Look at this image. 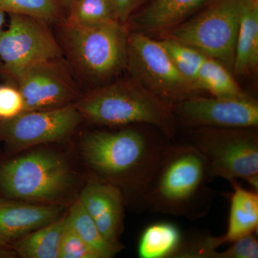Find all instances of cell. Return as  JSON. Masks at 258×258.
I'll use <instances>...</instances> for the list:
<instances>
[{"label":"cell","mask_w":258,"mask_h":258,"mask_svg":"<svg viewBox=\"0 0 258 258\" xmlns=\"http://www.w3.org/2000/svg\"><path fill=\"white\" fill-rule=\"evenodd\" d=\"M67 222L70 227L92 249L98 258L114 257L123 249L121 244L112 243L104 238L79 200H76L70 210L69 215H67Z\"/></svg>","instance_id":"cell-21"},{"label":"cell","mask_w":258,"mask_h":258,"mask_svg":"<svg viewBox=\"0 0 258 258\" xmlns=\"http://www.w3.org/2000/svg\"><path fill=\"white\" fill-rule=\"evenodd\" d=\"M242 0H215L192 20L171 29L169 38L232 69Z\"/></svg>","instance_id":"cell-7"},{"label":"cell","mask_w":258,"mask_h":258,"mask_svg":"<svg viewBox=\"0 0 258 258\" xmlns=\"http://www.w3.org/2000/svg\"><path fill=\"white\" fill-rule=\"evenodd\" d=\"M173 113L188 128H257L258 103L242 98L191 96L172 106Z\"/></svg>","instance_id":"cell-12"},{"label":"cell","mask_w":258,"mask_h":258,"mask_svg":"<svg viewBox=\"0 0 258 258\" xmlns=\"http://www.w3.org/2000/svg\"><path fill=\"white\" fill-rule=\"evenodd\" d=\"M142 1V0H111L117 20L125 25Z\"/></svg>","instance_id":"cell-29"},{"label":"cell","mask_w":258,"mask_h":258,"mask_svg":"<svg viewBox=\"0 0 258 258\" xmlns=\"http://www.w3.org/2000/svg\"><path fill=\"white\" fill-rule=\"evenodd\" d=\"M9 15V27L0 35V60L4 76L15 79L32 64L63 57L60 42L49 23L26 15Z\"/></svg>","instance_id":"cell-9"},{"label":"cell","mask_w":258,"mask_h":258,"mask_svg":"<svg viewBox=\"0 0 258 258\" xmlns=\"http://www.w3.org/2000/svg\"><path fill=\"white\" fill-rule=\"evenodd\" d=\"M215 0H152L132 17L136 31L147 34L164 31L184 23L190 15Z\"/></svg>","instance_id":"cell-15"},{"label":"cell","mask_w":258,"mask_h":258,"mask_svg":"<svg viewBox=\"0 0 258 258\" xmlns=\"http://www.w3.org/2000/svg\"><path fill=\"white\" fill-rule=\"evenodd\" d=\"M184 142L198 149L210 180H244L258 192L257 128H189Z\"/></svg>","instance_id":"cell-5"},{"label":"cell","mask_w":258,"mask_h":258,"mask_svg":"<svg viewBox=\"0 0 258 258\" xmlns=\"http://www.w3.org/2000/svg\"><path fill=\"white\" fill-rule=\"evenodd\" d=\"M192 87L195 91H208L216 98L247 96L224 64L208 57L202 64Z\"/></svg>","instance_id":"cell-20"},{"label":"cell","mask_w":258,"mask_h":258,"mask_svg":"<svg viewBox=\"0 0 258 258\" xmlns=\"http://www.w3.org/2000/svg\"><path fill=\"white\" fill-rule=\"evenodd\" d=\"M0 11L26 15L57 25L67 20L66 10L58 0H0Z\"/></svg>","instance_id":"cell-22"},{"label":"cell","mask_w":258,"mask_h":258,"mask_svg":"<svg viewBox=\"0 0 258 258\" xmlns=\"http://www.w3.org/2000/svg\"><path fill=\"white\" fill-rule=\"evenodd\" d=\"M58 26L64 55L84 79L102 81L126 69L128 34L124 24L114 20L84 26L66 22Z\"/></svg>","instance_id":"cell-4"},{"label":"cell","mask_w":258,"mask_h":258,"mask_svg":"<svg viewBox=\"0 0 258 258\" xmlns=\"http://www.w3.org/2000/svg\"><path fill=\"white\" fill-rule=\"evenodd\" d=\"M73 175L66 159L36 151L0 166V189L9 198L53 202L69 191Z\"/></svg>","instance_id":"cell-6"},{"label":"cell","mask_w":258,"mask_h":258,"mask_svg":"<svg viewBox=\"0 0 258 258\" xmlns=\"http://www.w3.org/2000/svg\"><path fill=\"white\" fill-rule=\"evenodd\" d=\"M72 71L64 57L23 70L14 80L23 96L25 112L56 109L76 103L81 94Z\"/></svg>","instance_id":"cell-10"},{"label":"cell","mask_w":258,"mask_h":258,"mask_svg":"<svg viewBox=\"0 0 258 258\" xmlns=\"http://www.w3.org/2000/svg\"><path fill=\"white\" fill-rule=\"evenodd\" d=\"M62 207L0 202V240L7 244L60 218Z\"/></svg>","instance_id":"cell-14"},{"label":"cell","mask_w":258,"mask_h":258,"mask_svg":"<svg viewBox=\"0 0 258 258\" xmlns=\"http://www.w3.org/2000/svg\"><path fill=\"white\" fill-rule=\"evenodd\" d=\"M5 13L3 11H0V35H1L2 32L3 31V28L5 23ZM0 75L4 76V68H3V62L0 60Z\"/></svg>","instance_id":"cell-31"},{"label":"cell","mask_w":258,"mask_h":258,"mask_svg":"<svg viewBox=\"0 0 258 258\" xmlns=\"http://www.w3.org/2000/svg\"><path fill=\"white\" fill-rule=\"evenodd\" d=\"M232 187L230 195L228 226L220 237L221 244H230L244 236L256 233L258 228V192L242 187L237 179L228 181Z\"/></svg>","instance_id":"cell-16"},{"label":"cell","mask_w":258,"mask_h":258,"mask_svg":"<svg viewBox=\"0 0 258 258\" xmlns=\"http://www.w3.org/2000/svg\"><path fill=\"white\" fill-rule=\"evenodd\" d=\"M58 258H98L70 227L68 222L61 237Z\"/></svg>","instance_id":"cell-26"},{"label":"cell","mask_w":258,"mask_h":258,"mask_svg":"<svg viewBox=\"0 0 258 258\" xmlns=\"http://www.w3.org/2000/svg\"><path fill=\"white\" fill-rule=\"evenodd\" d=\"M67 216L30 232L13 245L15 252L25 258H58L61 237Z\"/></svg>","instance_id":"cell-18"},{"label":"cell","mask_w":258,"mask_h":258,"mask_svg":"<svg viewBox=\"0 0 258 258\" xmlns=\"http://www.w3.org/2000/svg\"><path fill=\"white\" fill-rule=\"evenodd\" d=\"M126 69L134 81L171 106L195 96L191 83L180 74L160 42L146 34L128 35Z\"/></svg>","instance_id":"cell-8"},{"label":"cell","mask_w":258,"mask_h":258,"mask_svg":"<svg viewBox=\"0 0 258 258\" xmlns=\"http://www.w3.org/2000/svg\"><path fill=\"white\" fill-rule=\"evenodd\" d=\"M83 118L74 104L46 111L23 112L0 119V141L12 152L67 138Z\"/></svg>","instance_id":"cell-11"},{"label":"cell","mask_w":258,"mask_h":258,"mask_svg":"<svg viewBox=\"0 0 258 258\" xmlns=\"http://www.w3.org/2000/svg\"><path fill=\"white\" fill-rule=\"evenodd\" d=\"M149 125H127L116 131L96 130L83 137V160L103 181L118 188L145 210V200L164 151L171 140Z\"/></svg>","instance_id":"cell-1"},{"label":"cell","mask_w":258,"mask_h":258,"mask_svg":"<svg viewBox=\"0 0 258 258\" xmlns=\"http://www.w3.org/2000/svg\"><path fill=\"white\" fill-rule=\"evenodd\" d=\"M220 252V258H257L258 241L255 233L244 236L229 244Z\"/></svg>","instance_id":"cell-28"},{"label":"cell","mask_w":258,"mask_h":258,"mask_svg":"<svg viewBox=\"0 0 258 258\" xmlns=\"http://www.w3.org/2000/svg\"><path fill=\"white\" fill-rule=\"evenodd\" d=\"M160 43L165 49L180 74L192 86L206 56L192 47L173 39H166L161 41Z\"/></svg>","instance_id":"cell-24"},{"label":"cell","mask_w":258,"mask_h":258,"mask_svg":"<svg viewBox=\"0 0 258 258\" xmlns=\"http://www.w3.org/2000/svg\"><path fill=\"white\" fill-rule=\"evenodd\" d=\"M74 1V0H58L59 3H60V4L62 5V8H64L66 12L67 11L70 5H71V3Z\"/></svg>","instance_id":"cell-32"},{"label":"cell","mask_w":258,"mask_h":258,"mask_svg":"<svg viewBox=\"0 0 258 258\" xmlns=\"http://www.w3.org/2000/svg\"><path fill=\"white\" fill-rule=\"evenodd\" d=\"M9 249V244L5 243L0 240V257H9V255H13V252H10Z\"/></svg>","instance_id":"cell-30"},{"label":"cell","mask_w":258,"mask_h":258,"mask_svg":"<svg viewBox=\"0 0 258 258\" xmlns=\"http://www.w3.org/2000/svg\"><path fill=\"white\" fill-rule=\"evenodd\" d=\"M206 162L198 149L171 141L158 166L145 200V210L198 220L211 207L214 191Z\"/></svg>","instance_id":"cell-2"},{"label":"cell","mask_w":258,"mask_h":258,"mask_svg":"<svg viewBox=\"0 0 258 258\" xmlns=\"http://www.w3.org/2000/svg\"><path fill=\"white\" fill-rule=\"evenodd\" d=\"M183 236L170 222H160L146 227L141 235L138 255L141 258H173Z\"/></svg>","instance_id":"cell-19"},{"label":"cell","mask_w":258,"mask_h":258,"mask_svg":"<svg viewBox=\"0 0 258 258\" xmlns=\"http://www.w3.org/2000/svg\"><path fill=\"white\" fill-rule=\"evenodd\" d=\"M79 200L104 238L120 244L125 204L120 190L110 183L93 179L85 186Z\"/></svg>","instance_id":"cell-13"},{"label":"cell","mask_w":258,"mask_h":258,"mask_svg":"<svg viewBox=\"0 0 258 258\" xmlns=\"http://www.w3.org/2000/svg\"><path fill=\"white\" fill-rule=\"evenodd\" d=\"M83 119L103 126L146 124L175 140L177 128L172 106L133 79L92 90L74 103Z\"/></svg>","instance_id":"cell-3"},{"label":"cell","mask_w":258,"mask_h":258,"mask_svg":"<svg viewBox=\"0 0 258 258\" xmlns=\"http://www.w3.org/2000/svg\"><path fill=\"white\" fill-rule=\"evenodd\" d=\"M66 15L68 23L84 26L117 20L111 0H74Z\"/></svg>","instance_id":"cell-23"},{"label":"cell","mask_w":258,"mask_h":258,"mask_svg":"<svg viewBox=\"0 0 258 258\" xmlns=\"http://www.w3.org/2000/svg\"><path fill=\"white\" fill-rule=\"evenodd\" d=\"M258 64V0H242L234 72L248 74Z\"/></svg>","instance_id":"cell-17"},{"label":"cell","mask_w":258,"mask_h":258,"mask_svg":"<svg viewBox=\"0 0 258 258\" xmlns=\"http://www.w3.org/2000/svg\"><path fill=\"white\" fill-rule=\"evenodd\" d=\"M23 112L25 103L18 86L0 85V119H10Z\"/></svg>","instance_id":"cell-27"},{"label":"cell","mask_w":258,"mask_h":258,"mask_svg":"<svg viewBox=\"0 0 258 258\" xmlns=\"http://www.w3.org/2000/svg\"><path fill=\"white\" fill-rule=\"evenodd\" d=\"M221 246L220 237L204 232L191 233L183 237L182 242L173 258H220L217 248Z\"/></svg>","instance_id":"cell-25"}]
</instances>
